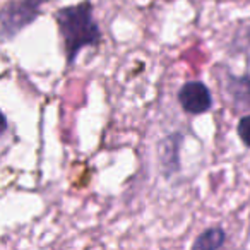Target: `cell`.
<instances>
[{"instance_id": "6da1fadb", "label": "cell", "mask_w": 250, "mask_h": 250, "mask_svg": "<svg viewBox=\"0 0 250 250\" xmlns=\"http://www.w3.org/2000/svg\"><path fill=\"white\" fill-rule=\"evenodd\" d=\"M55 21L59 26L69 67L76 62L77 55L83 48L100 45L101 31L93 18V5L87 0L77 5L59 9L55 12Z\"/></svg>"}, {"instance_id": "7a4b0ae2", "label": "cell", "mask_w": 250, "mask_h": 250, "mask_svg": "<svg viewBox=\"0 0 250 250\" xmlns=\"http://www.w3.org/2000/svg\"><path fill=\"white\" fill-rule=\"evenodd\" d=\"M50 0H9L0 9V40L16 38L26 26L35 22Z\"/></svg>"}, {"instance_id": "3957f363", "label": "cell", "mask_w": 250, "mask_h": 250, "mask_svg": "<svg viewBox=\"0 0 250 250\" xmlns=\"http://www.w3.org/2000/svg\"><path fill=\"white\" fill-rule=\"evenodd\" d=\"M178 101L184 111L190 115H202L212 108L211 91L201 81L185 83L178 91Z\"/></svg>"}, {"instance_id": "277c9868", "label": "cell", "mask_w": 250, "mask_h": 250, "mask_svg": "<svg viewBox=\"0 0 250 250\" xmlns=\"http://www.w3.org/2000/svg\"><path fill=\"white\" fill-rule=\"evenodd\" d=\"M226 233L223 228L216 226V228H209L202 231L201 235L195 238L194 245L190 250H219L225 245Z\"/></svg>"}, {"instance_id": "5b68a950", "label": "cell", "mask_w": 250, "mask_h": 250, "mask_svg": "<svg viewBox=\"0 0 250 250\" xmlns=\"http://www.w3.org/2000/svg\"><path fill=\"white\" fill-rule=\"evenodd\" d=\"M226 87L236 103L243 104V106H250V76H229Z\"/></svg>"}, {"instance_id": "8992f818", "label": "cell", "mask_w": 250, "mask_h": 250, "mask_svg": "<svg viewBox=\"0 0 250 250\" xmlns=\"http://www.w3.org/2000/svg\"><path fill=\"white\" fill-rule=\"evenodd\" d=\"M236 132H238V137L242 139V143L247 147H250V115H245V117L240 118L238 125H236Z\"/></svg>"}, {"instance_id": "52a82bcc", "label": "cell", "mask_w": 250, "mask_h": 250, "mask_svg": "<svg viewBox=\"0 0 250 250\" xmlns=\"http://www.w3.org/2000/svg\"><path fill=\"white\" fill-rule=\"evenodd\" d=\"M5 130H7V118H5V115L0 111V136H4Z\"/></svg>"}]
</instances>
